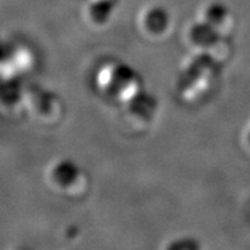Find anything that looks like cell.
I'll return each mask as SVG.
<instances>
[{"mask_svg":"<svg viewBox=\"0 0 250 250\" xmlns=\"http://www.w3.org/2000/svg\"><path fill=\"white\" fill-rule=\"evenodd\" d=\"M221 66L223 64L210 55L190 51L175 74V95L186 104L205 101L218 85Z\"/></svg>","mask_w":250,"mask_h":250,"instance_id":"cell-1","label":"cell"},{"mask_svg":"<svg viewBox=\"0 0 250 250\" xmlns=\"http://www.w3.org/2000/svg\"><path fill=\"white\" fill-rule=\"evenodd\" d=\"M93 85L103 100L117 107L145 89L139 72L118 59H108L96 67Z\"/></svg>","mask_w":250,"mask_h":250,"instance_id":"cell-2","label":"cell"},{"mask_svg":"<svg viewBox=\"0 0 250 250\" xmlns=\"http://www.w3.org/2000/svg\"><path fill=\"white\" fill-rule=\"evenodd\" d=\"M44 180L52 191L66 198H80L89 188V177L83 167L68 158H58L46 166Z\"/></svg>","mask_w":250,"mask_h":250,"instance_id":"cell-3","label":"cell"},{"mask_svg":"<svg viewBox=\"0 0 250 250\" xmlns=\"http://www.w3.org/2000/svg\"><path fill=\"white\" fill-rule=\"evenodd\" d=\"M24 115L41 125L57 124L64 116V103L57 93L37 83L24 86Z\"/></svg>","mask_w":250,"mask_h":250,"instance_id":"cell-4","label":"cell"},{"mask_svg":"<svg viewBox=\"0 0 250 250\" xmlns=\"http://www.w3.org/2000/svg\"><path fill=\"white\" fill-rule=\"evenodd\" d=\"M184 42L190 51L210 55L221 64L227 61L232 52L229 37L223 36L199 19L186 28Z\"/></svg>","mask_w":250,"mask_h":250,"instance_id":"cell-5","label":"cell"},{"mask_svg":"<svg viewBox=\"0 0 250 250\" xmlns=\"http://www.w3.org/2000/svg\"><path fill=\"white\" fill-rule=\"evenodd\" d=\"M36 66L33 48L21 40L5 41L1 45V80H23Z\"/></svg>","mask_w":250,"mask_h":250,"instance_id":"cell-6","label":"cell"},{"mask_svg":"<svg viewBox=\"0 0 250 250\" xmlns=\"http://www.w3.org/2000/svg\"><path fill=\"white\" fill-rule=\"evenodd\" d=\"M121 118L127 129L142 132L155 121L159 110L158 99L146 89L120 105Z\"/></svg>","mask_w":250,"mask_h":250,"instance_id":"cell-7","label":"cell"},{"mask_svg":"<svg viewBox=\"0 0 250 250\" xmlns=\"http://www.w3.org/2000/svg\"><path fill=\"white\" fill-rule=\"evenodd\" d=\"M138 29L142 35L149 41H164L169 36L171 30L170 14L161 6H149L139 14Z\"/></svg>","mask_w":250,"mask_h":250,"instance_id":"cell-8","label":"cell"},{"mask_svg":"<svg viewBox=\"0 0 250 250\" xmlns=\"http://www.w3.org/2000/svg\"><path fill=\"white\" fill-rule=\"evenodd\" d=\"M24 86L23 80H1L0 104L2 114L8 117L24 115Z\"/></svg>","mask_w":250,"mask_h":250,"instance_id":"cell-9","label":"cell"},{"mask_svg":"<svg viewBox=\"0 0 250 250\" xmlns=\"http://www.w3.org/2000/svg\"><path fill=\"white\" fill-rule=\"evenodd\" d=\"M198 19L223 36L230 39L234 28L233 17L225 5L219 2H210L205 5L199 13Z\"/></svg>","mask_w":250,"mask_h":250,"instance_id":"cell-10","label":"cell"}]
</instances>
